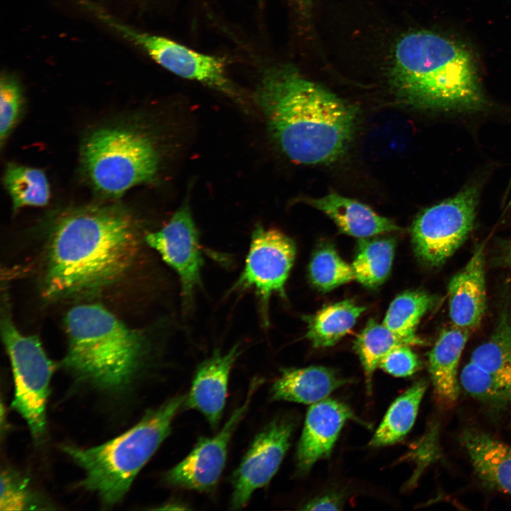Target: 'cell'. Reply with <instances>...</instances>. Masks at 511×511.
Instances as JSON below:
<instances>
[{
	"mask_svg": "<svg viewBox=\"0 0 511 511\" xmlns=\"http://www.w3.org/2000/svg\"><path fill=\"white\" fill-rule=\"evenodd\" d=\"M139 246L136 220L123 207L94 205L69 211L51 233L43 295L60 299L108 287L128 270Z\"/></svg>",
	"mask_w": 511,
	"mask_h": 511,
	"instance_id": "6da1fadb",
	"label": "cell"
},
{
	"mask_svg": "<svg viewBox=\"0 0 511 511\" xmlns=\"http://www.w3.org/2000/svg\"><path fill=\"white\" fill-rule=\"evenodd\" d=\"M256 99L273 141L297 163H332L351 141L357 109L290 68L268 70Z\"/></svg>",
	"mask_w": 511,
	"mask_h": 511,
	"instance_id": "7a4b0ae2",
	"label": "cell"
},
{
	"mask_svg": "<svg viewBox=\"0 0 511 511\" xmlns=\"http://www.w3.org/2000/svg\"><path fill=\"white\" fill-rule=\"evenodd\" d=\"M391 75L398 95L417 108L465 111L484 103L470 52L436 33L415 31L401 38L395 48Z\"/></svg>",
	"mask_w": 511,
	"mask_h": 511,
	"instance_id": "3957f363",
	"label": "cell"
},
{
	"mask_svg": "<svg viewBox=\"0 0 511 511\" xmlns=\"http://www.w3.org/2000/svg\"><path fill=\"white\" fill-rule=\"evenodd\" d=\"M67 350L62 364L77 378L97 388L117 391L142 368L145 336L97 304L75 306L65 319Z\"/></svg>",
	"mask_w": 511,
	"mask_h": 511,
	"instance_id": "277c9868",
	"label": "cell"
},
{
	"mask_svg": "<svg viewBox=\"0 0 511 511\" xmlns=\"http://www.w3.org/2000/svg\"><path fill=\"white\" fill-rule=\"evenodd\" d=\"M185 395H175L149 410L130 429L107 442L82 449L62 450L84 471L82 485L113 505L121 501L134 478L170 434Z\"/></svg>",
	"mask_w": 511,
	"mask_h": 511,
	"instance_id": "5b68a950",
	"label": "cell"
},
{
	"mask_svg": "<svg viewBox=\"0 0 511 511\" xmlns=\"http://www.w3.org/2000/svg\"><path fill=\"white\" fill-rule=\"evenodd\" d=\"M81 162L87 177L99 192L119 197L135 185L152 182L160 159L154 142L146 133L107 127L86 138Z\"/></svg>",
	"mask_w": 511,
	"mask_h": 511,
	"instance_id": "8992f818",
	"label": "cell"
},
{
	"mask_svg": "<svg viewBox=\"0 0 511 511\" xmlns=\"http://www.w3.org/2000/svg\"><path fill=\"white\" fill-rule=\"evenodd\" d=\"M1 336L13 373L11 406L26 421L32 436L39 439L45 432L46 405L55 364L38 337L22 334L6 315L1 321Z\"/></svg>",
	"mask_w": 511,
	"mask_h": 511,
	"instance_id": "52a82bcc",
	"label": "cell"
},
{
	"mask_svg": "<svg viewBox=\"0 0 511 511\" xmlns=\"http://www.w3.org/2000/svg\"><path fill=\"white\" fill-rule=\"evenodd\" d=\"M85 9L121 37L141 48L170 72L202 83L233 99L240 98L227 77L225 63L221 57L201 53L165 37L135 29L95 4L88 3Z\"/></svg>",
	"mask_w": 511,
	"mask_h": 511,
	"instance_id": "ba28073f",
	"label": "cell"
},
{
	"mask_svg": "<svg viewBox=\"0 0 511 511\" xmlns=\"http://www.w3.org/2000/svg\"><path fill=\"white\" fill-rule=\"evenodd\" d=\"M477 201L476 189L469 187L416 218L412 241L421 261L432 266L441 265L458 248L472 229Z\"/></svg>",
	"mask_w": 511,
	"mask_h": 511,
	"instance_id": "9c48e42d",
	"label": "cell"
},
{
	"mask_svg": "<svg viewBox=\"0 0 511 511\" xmlns=\"http://www.w3.org/2000/svg\"><path fill=\"white\" fill-rule=\"evenodd\" d=\"M295 255V242L279 230L262 226L253 230L244 268L231 291L253 290L265 325L270 297H285V285Z\"/></svg>",
	"mask_w": 511,
	"mask_h": 511,
	"instance_id": "30bf717a",
	"label": "cell"
},
{
	"mask_svg": "<svg viewBox=\"0 0 511 511\" xmlns=\"http://www.w3.org/2000/svg\"><path fill=\"white\" fill-rule=\"evenodd\" d=\"M263 383V380L259 378L251 381L245 400L232 412L221 430L213 436L199 438L186 457L165 473L166 484L201 493H209L216 488L226 466L233 435Z\"/></svg>",
	"mask_w": 511,
	"mask_h": 511,
	"instance_id": "8fae6325",
	"label": "cell"
},
{
	"mask_svg": "<svg viewBox=\"0 0 511 511\" xmlns=\"http://www.w3.org/2000/svg\"><path fill=\"white\" fill-rule=\"evenodd\" d=\"M293 430L292 420L278 417L257 433L230 476L231 510L245 507L256 490L270 482L290 446Z\"/></svg>",
	"mask_w": 511,
	"mask_h": 511,
	"instance_id": "7c38bea8",
	"label": "cell"
},
{
	"mask_svg": "<svg viewBox=\"0 0 511 511\" xmlns=\"http://www.w3.org/2000/svg\"><path fill=\"white\" fill-rule=\"evenodd\" d=\"M463 389L490 403L511 400V320L505 315L490 339L473 351L460 375Z\"/></svg>",
	"mask_w": 511,
	"mask_h": 511,
	"instance_id": "4fadbf2b",
	"label": "cell"
},
{
	"mask_svg": "<svg viewBox=\"0 0 511 511\" xmlns=\"http://www.w3.org/2000/svg\"><path fill=\"white\" fill-rule=\"evenodd\" d=\"M145 240L177 273L182 304L188 309L201 284L204 265L199 232L188 204L181 206L161 229L148 233Z\"/></svg>",
	"mask_w": 511,
	"mask_h": 511,
	"instance_id": "5bb4252c",
	"label": "cell"
},
{
	"mask_svg": "<svg viewBox=\"0 0 511 511\" xmlns=\"http://www.w3.org/2000/svg\"><path fill=\"white\" fill-rule=\"evenodd\" d=\"M241 351L239 344L226 352L215 350L197 367L185 395L184 407L201 413L213 429L218 427L222 418L230 373Z\"/></svg>",
	"mask_w": 511,
	"mask_h": 511,
	"instance_id": "9a60e30c",
	"label": "cell"
},
{
	"mask_svg": "<svg viewBox=\"0 0 511 511\" xmlns=\"http://www.w3.org/2000/svg\"><path fill=\"white\" fill-rule=\"evenodd\" d=\"M354 418L351 410L336 400L312 404L297 449L298 471L307 473L318 460L328 457L345 422Z\"/></svg>",
	"mask_w": 511,
	"mask_h": 511,
	"instance_id": "2e32d148",
	"label": "cell"
},
{
	"mask_svg": "<svg viewBox=\"0 0 511 511\" xmlns=\"http://www.w3.org/2000/svg\"><path fill=\"white\" fill-rule=\"evenodd\" d=\"M449 316L454 326L468 331L478 326L486 308L483 246L449 284Z\"/></svg>",
	"mask_w": 511,
	"mask_h": 511,
	"instance_id": "e0dca14e",
	"label": "cell"
},
{
	"mask_svg": "<svg viewBox=\"0 0 511 511\" xmlns=\"http://www.w3.org/2000/svg\"><path fill=\"white\" fill-rule=\"evenodd\" d=\"M473 468L488 487L511 495V446L473 428L461 436Z\"/></svg>",
	"mask_w": 511,
	"mask_h": 511,
	"instance_id": "ac0fdd59",
	"label": "cell"
},
{
	"mask_svg": "<svg viewBox=\"0 0 511 511\" xmlns=\"http://www.w3.org/2000/svg\"><path fill=\"white\" fill-rule=\"evenodd\" d=\"M305 201L331 219L342 233L356 238L400 229L392 220L380 216L366 204L336 193Z\"/></svg>",
	"mask_w": 511,
	"mask_h": 511,
	"instance_id": "d6986e66",
	"label": "cell"
},
{
	"mask_svg": "<svg viewBox=\"0 0 511 511\" xmlns=\"http://www.w3.org/2000/svg\"><path fill=\"white\" fill-rule=\"evenodd\" d=\"M347 380L322 366L285 368L273 383V400L314 404L324 400Z\"/></svg>",
	"mask_w": 511,
	"mask_h": 511,
	"instance_id": "ffe728a7",
	"label": "cell"
},
{
	"mask_svg": "<svg viewBox=\"0 0 511 511\" xmlns=\"http://www.w3.org/2000/svg\"><path fill=\"white\" fill-rule=\"evenodd\" d=\"M468 339V331L456 327L444 330L429 353V370L436 396L446 403L459 395L458 362Z\"/></svg>",
	"mask_w": 511,
	"mask_h": 511,
	"instance_id": "44dd1931",
	"label": "cell"
},
{
	"mask_svg": "<svg viewBox=\"0 0 511 511\" xmlns=\"http://www.w3.org/2000/svg\"><path fill=\"white\" fill-rule=\"evenodd\" d=\"M366 307L351 300H345L324 307L314 315L305 318L307 337L314 347L334 345L355 325Z\"/></svg>",
	"mask_w": 511,
	"mask_h": 511,
	"instance_id": "7402d4cb",
	"label": "cell"
},
{
	"mask_svg": "<svg viewBox=\"0 0 511 511\" xmlns=\"http://www.w3.org/2000/svg\"><path fill=\"white\" fill-rule=\"evenodd\" d=\"M427 383L419 380L392 403L370 444L374 447L395 444L402 439L416 419Z\"/></svg>",
	"mask_w": 511,
	"mask_h": 511,
	"instance_id": "603a6c76",
	"label": "cell"
},
{
	"mask_svg": "<svg viewBox=\"0 0 511 511\" xmlns=\"http://www.w3.org/2000/svg\"><path fill=\"white\" fill-rule=\"evenodd\" d=\"M395 244L393 238H359L351 265L355 279L369 288L383 284L391 270Z\"/></svg>",
	"mask_w": 511,
	"mask_h": 511,
	"instance_id": "cb8c5ba5",
	"label": "cell"
},
{
	"mask_svg": "<svg viewBox=\"0 0 511 511\" xmlns=\"http://www.w3.org/2000/svg\"><path fill=\"white\" fill-rule=\"evenodd\" d=\"M433 303V297L425 292H405L391 302L383 324L408 345L421 344L422 341L416 336L415 330Z\"/></svg>",
	"mask_w": 511,
	"mask_h": 511,
	"instance_id": "d4e9b609",
	"label": "cell"
},
{
	"mask_svg": "<svg viewBox=\"0 0 511 511\" xmlns=\"http://www.w3.org/2000/svg\"><path fill=\"white\" fill-rule=\"evenodd\" d=\"M4 183L16 211L24 207H42L50 199V186L40 169L14 163L7 165Z\"/></svg>",
	"mask_w": 511,
	"mask_h": 511,
	"instance_id": "484cf974",
	"label": "cell"
},
{
	"mask_svg": "<svg viewBox=\"0 0 511 511\" xmlns=\"http://www.w3.org/2000/svg\"><path fill=\"white\" fill-rule=\"evenodd\" d=\"M404 344L408 345L383 324L373 319L368 322L357 336L354 348L363 366L368 388L371 387L373 374L383 358L393 348Z\"/></svg>",
	"mask_w": 511,
	"mask_h": 511,
	"instance_id": "4316f807",
	"label": "cell"
},
{
	"mask_svg": "<svg viewBox=\"0 0 511 511\" xmlns=\"http://www.w3.org/2000/svg\"><path fill=\"white\" fill-rule=\"evenodd\" d=\"M312 285L322 292L330 291L355 279L352 265L345 262L331 245L319 247L309 265Z\"/></svg>",
	"mask_w": 511,
	"mask_h": 511,
	"instance_id": "83f0119b",
	"label": "cell"
},
{
	"mask_svg": "<svg viewBox=\"0 0 511 511\" xmlns=\"http://www.w3.org/2000/svg\"><path fill=\"white\" fill-rule=\"evenodd\" d=\"M45 505L24 477L11 469L1 471V510H39Z\"/></svg>",
	"mask_w": 511,
	"mask_h": 511,
	"instance_id": "f1b7e54d",
	"label": "cell"
},
{
	"mask_svg": "<svg viewBox=\"0 0 511 511\" xmlns=\"http://www.w3.org/2000/svg\"><path fill=\"white\" fill-rule=\"evenodd\" d=\"M23 107V91L17 79L1 74L0 81V138L3 144L16 124Z\"/></svg>",
	"mask_w": 511,
	"mask_h": 511,
	"instance_id": "f546056e",
	"label": "cell"
},
{
	"mask_svg": "<svg viewBox=\"0 0 511 511\" xmlns=\"http://www.w3.org/2000/svg\"><path fill=\"white\" fill-rule=\"evenodd\" d=\"M419 366L417 356L406 344L393 348L379 364L385 372L397 377L410 376L419 368Z\"/></svg>",
	"mask_w": 511,
	"mask_h": 511,
	"instance_id": "4dcf8cb0",
	"label": "cell"
},
{
	"mask_svg": "<svg viewBox=\"0 0 511 511\" xmlns=\"http://www.w3.org/2000/svg\"><path fill=\"white\" fill-rule=\"evenodd\" d=\"M341 500L335 495L319 497L307 503L303 510H339L341 509Z\"/></svg>",
	"mask_w": 511,
	"mask_h": 511,
	"instance_id": "1f68e13d",
	"label": "cell"
},
{
	"mask_svg": "<svg viewBox=\"0 0 511 511\" xmlns=\"http://www.w3.org/2000/svg\"><path fill=\"white\" fill-rule=\"evenodd\" d=\"M508 262H509V263H510V266H511V248H510V251H509V253H508Z\"/></svg>",
	"mask_w": 511,
	"mask_h": 511,
	"instance_id": "d6a6232c",
	"label": "cell"
},
{
	"mask_svg": "<svg viewBox=\"0 0 511 511\" xmlns=\"http://www.w3.org/2000/svg\"><path fill=\"white\" fill-rule=\"evenodd\" d=\"M510 405H511V400H510Z\"/></svg>",
	"mask_w": 511,
	"mask_h": 511,
	"instance_id": "836d02e7",
	"label": "cell"
}]
</instances>
